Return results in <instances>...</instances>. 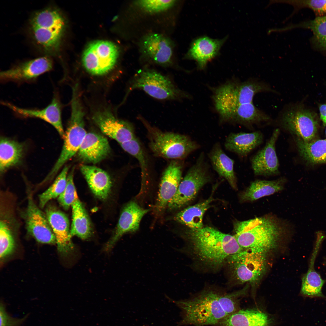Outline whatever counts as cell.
Wrapping results in <instances>:
<instances>
[{"instance_id":"obj_18","label":"cell","mask_w":326,"mask_h":326,"mask_svg":"<svg viewBox=\"0 0 326 326\" xmlns=\"http://www.w3.org/2000/svg\"><path fill=\"white\" fill-rule=\"evenodd\" d=\"M315 241L308 269L302 278L300 293L305 297L324 298L322 289L325 281L322 279L314 267L317 256L323 241L326 238V235L324 232L320 230L315 232Z\"/></svg>"},{"instance_id":"obj_35","label":"cell","mask_w":326,"mask_h":326,"mask_svg":"<svg viewBox=\"0 0 326 326\" xmlns=\"http://www.w3.org/2000/svg\"><path fill=\"white\" fill-rule=\"evenodd\" d=\"M69 165L65 166L53 184L39 196V206L43 208L51 200L58 198L65 190L67 184Z\"/></svg>"},{"instance_id":"obj_42","label":"cell","mask_w":326,"mask_h":326,"mask_svg":"<svg viewBox=\"0 0 326 326\" xmlns=\"http://www.w3.org/2000/svg\"><path fill=\"white\" fill-rule=\"evenodd\" d=\"M321 52H326V43L324 46Z\"/></svg>"},{"instance_id":"obj_17","label":"cell","mask_w":326,"mask_h":326,"mask_svg":"<svg viewBox=\"0 0 326 326\" xmlns=\"http://www.w3.org/2000/svg\"><path fill=\"white\" fill-rule=\"evenodd\" d=\"M280 133L279 129H275L264 148L251 158L252 168L255 175L267 177L280 174L279 163L275 149Z\"/></svg>"},{"instance_id":"obj_36","label":"cell","mask_w":326,"mask_h":326,"mask_svg":"<svg viewBox=\"0 0 326 326\" xmlns=\"http://www.w3.org/2000/svg\"><path fill=\"white\" fill-rule=\"evenodd\" d=\"M2 218L0 221V257L4 259L11 254L15 247L13 229L8 218Z\"/></svg>"},{"instance_id":"obj_41","label":"cell","mask_w":326,"mask_h":326,"mask_svg":"<svg viewBox=\"0 0 326 326\" xmlns=\"http://www.w3.org/2000/svg\"><path fill=\"white\" fill-rule=\"evenodd\" d=\"M320 118L326 125V104H322L319 107Z\"/></svg>"},{"instance_id":"obj_19","label":"cell","mask_w":326,"mask_h":326,"mask_svg":"<svg viewBox=\"0 0 326 326\" xmlns=\"http://www.w3.org/2000/svg\"><path fill=\"white\" fill-rule=\"evenodd\" d=\"M149 210V209L141 207L135 201H131L127 203L122 211L113 235L105 246V251L110 250L124 234L137 231L141 219Z\"/></svg>"},{"instance_id":"obj_15","label":"cell","mask_w":326,"mask_h":326,"mask_svg":"<svg viewBox=\"0 0 326 326\" xmlns=\"http://www.w3.org/2000/svg\"><path fill=\"white\" fill-rule=\"evenodd\" d=\"M183 165L179 160H171L162 174L155 208L159 213L167 207L181 181Z\"/></svg>"},{"instance_id":"obj_7","label":"cell","mask_w":326,"mask_h":326,"mask_svg":"<svg viewBox=\"0 0 326 326\" xmlns=\"http://www.w3.org/2000/svg\"><path fill=\"white\" fill-rule=\"evenodd\" d=\"M77 92V87H73L71 115L65 132L63 147L57 160L45 178L47 181L53 178L62 166L78 152L87 133L85 128L84 113Z\"/></svg>"},{"instance_id":"obj_2","label":"cell","mask_w":326,"mask_h":326,"mask_svg":"<svg viewBox=\"0 0 326 326\" xmlns=\"http://www.w3.org/2000/svg\"><path fill=\"white\" fill-rule=\"evenodd\" d=\"M183 237L186 245L179 250L190 259L194 269L203 273L219 271L229 256L243 250L233 235L211 227L188 229Z\"/></svg>"},{"instance_id":"obj_11","label":"cell","mask_w":326,"mask_h":326,"mask_svg":"<svg viewBox=\"0 0 326 326\" xmlns=\"http://www.w3.org/2000/svg\"><path fill=\"white\" fill-rule=\"evenodd\" d=\"M280 123L283 129L306 142L313 140L317 131L318 123L315 116L300 107L286 109L281 115Z\"/></svg>"},{"instance_id":"obj_6","label":"cell","mask_w":326,"mask_h":326,"mask_svg":"<svg viewBox=\"0 0 326 326\" xmlns=\"http://www.w3.org/2000/svg\"><path fill=\"white\" fill-rule=\"evenodd\" d=\"M139 118L147 131L149 145L155 156L171 160L182 159L199 147L187 136L163 132L152 126L142 118Z\"/></svg>"},{"instance_id":"obj_13","label":"cell","mask_w":326,"mask_h":326,"mask_svg":"<svg viewBox=\"0 0 326 326\" xmlns=\"http://www.w3.org/2000/svg\"><path fill=\"white\" fill-rule=\"evenodd\" d=\"M53 66L51 56L45 55L20 63L1 72L0 80L2 82L29 81L50 71Z\"/></svg>"},{"instance_id":"obj_28","label":"cell","mask_w":326,"mask_h":326,"mask_svg":"<svg viewBox=\"0 0 326 326\" xmlns=\"http://www.w3.org/2000/svg\"><path fill=\"white\" fill-rule=\"evenodd\" d=\"M286 181L284 177L271 181L256 180L240 194V200L242 203L251 202L273 194L282 190Z\"/></svg>"},{"instance_id":"obj_26","label":"cell","mask_w":326,"mask_h":326,"mask_svg":"<svg viewBox=\"0 0 326 326\" xmlns=\"http://www.w3.org/2000/svg\"><path fill=\"white\" fill-rule=\"evenodd\" d=\"M80 168L93 193L101 199H106L112 185L109 174L103 170L94 166L82 165Z\"/></svg>"},{"instance_id":"obj_12","label":"cell","mask_w":326,"mask_h":326,"mask_svg":"<svg viewBox=\"0 0 326 326\" xmlns=\"http://www.w3.org/2000/svg\"><path fill=\"white\" fill-rule=\"evenodd\" d=\"M27 232L38 242L56 244V239L45 213L38 208L30 194L28 196L27 203L23 213Z\"/></svg>"},{"instance_id":"obj_29","label":"cell","mask_w":326,"mask_h":326,"mask_svg":"<svg viewBox=\"0 0 326 326\" xmlns=\"http://www.w3.org/2000/svg\"><path fill=\"white\" fill-rule=\"evenodd\" d=\"M213 200L212 195L206 200L189 206L177 213L174 219L187 227L189 229L196 230L203 228V218L206 210L210 207Z\"/></svg>"},{"instance_id":"obj_37","label":"cell","mask_w":326,"mask_h":326,"mask_svg":"<svg viewBox=\"0 0 326 326\" xmlns=\"http://www.w3.org/2000/svg\"><path fill=\"white\" fill-rule=\"evenodd\" d=\"M74 168L68 174L66 187L58 197L59 204L66 210L69 209L74 202L78 198L73 181Z\"/></svg>"},{"instance_id":"obj_38","label":"cell","mask_w":326,"mask_h":326,"mask_svg":"<svg viewBox=\"0 0 326 326\" xmlns=\"http://www.w3.org/2000/svg\"><path fill=\"white\" fill-rule=\"evenodd\" d=\"M175 0H139L135 3L145 11L151 13L163 11L172 7Z\"/></svg>"},{"instance_id":"obj_39","label":"cell","mask_w":326,"mask_h":326,"mask_svg":"<svg viewBox=\"0 0 326 326\" xmlns=\"http://www.w3.org/2000/svg\"><path fill=\"white\" fill-rule=\"evenodd\" d=\"M290 3L296 10L308 8L313 11L316 17L326 16V0L292 1Z\"/></svg>"},{"instance_id":"obj_14","label":"cell","mask_w":326,"mask_h":326,"mask_svg":"<svg viewBox=\"0 0 326 326\" xmlns=\"http://www.w3.org/2000/svg\"><path fill=\"white\" fill-rule=\"evenodd\" d=\"M92 119L103 133L119 144L136 138L134 128L130 123L118 119L108 110L97 112Z\"/></svg>"},{"instance_id":"obj_43","label":"cell","mask_w":326,"mask_h":326,"mask_svg":"<svg viewBox=\"0 0 326 326\" xmlns=\"http://www.w3.org/2000/svg\"><path fill=\"white\" fill-rule=\"evenodd\" d=\"M325 134H326V129H325Z\"/></svg>"},{"instance_id":"obj_5","label":"cell","mask_w":326,"mask_h":326,"mask_svg":"<svg viewBox=\"0 0 326 326\" xmlns=\"http://www.w3.org/2000/svg\"><path fill=\"white\" fill-rule=\"evenodd\" d=\"M267 254L243 250L229 256L223 268L226 270L228 283H248L256 286L266 270Z\"/></svg>"},{"instance_id":"obj_32","label":"cell","mask_w":326,"mask_h":326,"mask_svg":"<svg viewBox=\"0 0 326 326\" xmlns=\"http://www.w3.org/2000/svg\"><path fill=\"white\" fill-rule=\"evenodd\" d=\"M294 138L299 155L305 161L313 164H326V139L306 142Z\"/></svg>"},{"instance_id":"obj_3","label":"cell","mask_w":326,"mask_h":326,"mask_svg":"<svg viewBox=\"0 0 326 326\" xmlns=\"http://www.w3.org/2000/svg\"><path fill=\"white\" fill-rule=\"evenodd\" d=\"M233 235L243 250L267 254L292 234L294 227L275 215L269 214L233 224Z\"/></svg>"},{"instance_id":"obj_10","label":"cell","mask_w":326,"mask_h":326,"mask_svg":"<svg viewBox=\"0 0 326 326\" xmlns=\"http://www.w3.org/2000/svg\"><path fill=\"white\" fill-rule=\"evenodd\" d=\"M119 53L117 47L113 43L105 40L94 41L85 49L82 57V63L91 74L104 75L113 68Z\"/></svg>"},{"instance_id":"obj_40","label":"cell","mask_w":326,"mask_h":326,"mask_svg":"<svg viewBox=\"0 0 326 326\" xmlns=\"http://www.w3.org/2000/svg\"><path fill=\"white\" fill-rule=\"evenodd\" d=\"M0 326H19L24 321L25 318H14L6 312L5 305L1 303L0 306Z\"/></svg>"},{"instance_id":"obj_25","label":"cell","mask_w":326,"mask_h":326,"mask_svg":"<svg viewBox=\"0 0 326 326\" xmlns=\"http://www.w3.org/2000/svg\"><path fill=\"white\" fill-rule=\"evenodd\" d=\"M273 319L258 309H240L214 326H271Z\"/></svg>"},{"instance_id":"obj_33","label":"cell","mask_w":326,"mask_h":326,"mask_svg":"<svg viewBox=\"0 0 326 326\" xmlns=\"http://www.w3.org/2000/svg\"><path fill=\"white\" fill-rule=\"evenodd\" d=\"M71 206L72 222L70 230L71 237L75 235L83 240L88 239L91 235L92 229L85 208L78 198Z\"/></svg>"},{"instance_id":"obj_30","label":"cell","mask_w":326,"mask_h":326,"mask_svg":"<svg viewBox=\"0 0 326 326\" xmlns=\"http://www.w3.org/2000/svg\"><path fill=\"white\" fill-rule=\"evenodd\" d=\"M213 167L219 176L225 178L231 187L237 189V179L234 170V161L222 150L219 143L216 144L209 154Z\"/></svg>"},{"instance_id":"obj_27","label":"cell","mask_w":326,"mask_h":326,"mask_svg":"<svg viewBox=\"0 0 326 326\" xmlns=\"http://www.w3.org/2000/svg\"><path fill=\"white\" fill-rule=\"evenodd\" d=\"M263 136L260 131L251 133H231L225 143L226 149L241 157L247 156L263 141Z\"/></svg>"},{"instance_id":"obj_24","label":"cell","mask_w":326,"mask_h":326,"mask_svg":"<svg viewBox=\"0 0 326 326\" xmlns=\"http://www.w3.org/2000/svg\"><path fill=\"white\" fill-rule=\"evenodd\" d=\"M222 121H233L246 126L269 121L267 115L257 108L253 103L239 105L219 114Z\"/></svg>"},{"instance_id":"obj_23","label":"cell","mask_w":326,"mask_h":326,"mask_svg":"<svg viewBox=\"0 0 326 326\" xmlns=\"http://www.w3.org/2000/svg\"><path fill=\"white\" fill-rule=\"evenodd\" d=\"M226 39H213L205 36L197 38L192 42L185 57L195 60L198 68L203 69L208 62L218 55Z\"/></svg>"},{"instance_id":"obj_21","label":"cell","mask_w":326,"mask_h":326,"mask_svg":"<svg viewBox=\"0 0 326 326\" xmlns=\"http://www.w3.org/2000/svg\"><path fill=\"white\" fill-rule=\"evenodd\" d=\"M141 47L143 53L155 63L164 66L171 63L172 45L164 35L157 33L148 34L142 39Z\"/></svg>"},{"instance_id":"obj_9","label":"cell","mask_w":326,"mask_h":326,"mask_svg":"<svg viewBox=\"0 0 326 326\" xmlns=\"http://www.w3.org/2000/svg\"><path fill=\"white\" fill-rule=\"evenodd\" d=\"M209 171L202 153L181 180L175 194L168 203V210L179 209L192 200L200 190L210 181Z\"/></svg>"},{"instance_id":"obj_8","label":"cell","mask_w":326,"mask_h":326,"mask_svg":"<svg viewBox=\"0 0 326 326\" xmlns=\"http://www.w3.org/2000/svg\"><path fill=\"white\" fill-rule=\"evenodd\" d=\"M142 89L151 96L159 100H175L187 97L169 78L152 69L140 70L133 77L128 92Z\"/></svg>"},{"instance_id":"obj_1","label":"cell","mask_w":326,"mask_h":326,"mask_svg":"<svg viewBox=\"0 0 326 326\" xmlns=\"http://www.w3.org/2000/svg\"><path fill=\"white\" fill-rule=\"evenodd\" d=\"M246 292L245 288L228 292L209 286L186 299L168 298L181 310L178 326H215L240 309V299Z\"/></svg>"},{"instance_id":"obj_4","label":"cell","mask_w":326,"mask_h":326,"mask_svg":"<svg viewBox=\"0 0 326 326\" xmlns=\"http://www.w3.org/2000/svg\"><path fill=\"white\" fill-rule=\"evenodd\" d=\"M66 27V20L57 7L49 6L33 13L29 19L28 32L34 44L46 55L59 54Z\"/></svg>"},{"instance_id":"obj_31","label":"cell","mask_w":326,"mask_h":326,"mask_svg":"<svg viewBox=\"0 0 326 326\" xmlns=\"http://www.w3.org/2000/svg\"><path fill=\"white\" fill-rule=\"evenodd\" d=\"M24 149L21 143L1 138L0 142V171L3 174L10 168L19 164L23 156Z\"/></svg>"},{"instance_id":"obj_20","label":"cell","mask_w":326,"mask_h":326,"mask_svg":"<svg viewBox=\"0 0 326 326\" xmlns=\"http://www.w3.org/2000/svg\"><path fill=\"white\" fill-rule=\"evenodd\" d=\"M2 104L22 117L39 118L48 123L55 128L61 136L64 138L65 132L62 121L61 105L58 97L56 94L50 104L46 107L40 110L23 108L6 102L2 101Z\"/></svg>"},{"instance_id":"obj_34","label":"cell","mask_w":326,"mask_h":326,"mask_svg":"<svg viewBox=\"0 0 326 326\" xmlns=\"http://www.w3.org/2000/svg\"><path fill=\"white\" fill-rule=\"evenodd\" d=\"M310 30L312 33L311 39L315 48L320 51L326 43V16L316 17L313 20L302 22L293 27Z\"/></svg>"},{"instance_id":"obj_16","label":"cell","mask_w":326,"mask_h":326,"mask_svg":"<svg viewBox=\"0 0 326 326\" xmlns=\"http://www.w3.org/2000/svg\"><path fill=\"white\" fill-rule=\"evenodd\" d=\"M45 213L55 237L59 252L67 256L73 253L75 247L70 234L69 222L67 216L55 206L49 205Z\"/></svg>"},{"instance_id":"obj_22","label":"cell","mask_w":326,"mask_h":326,"mask_svg":"<svg viewBox=\"0 0 326 326\" xmlns=\"http://www.w3.org/2000/svg\"><path fill=\"white\" fill-rule=\"evenodd\" d=\"M110 148L107 139L94 132L86 134L78 152L80 159L86 163H97L107 157Z\"/></svg>"}]
</instances>
